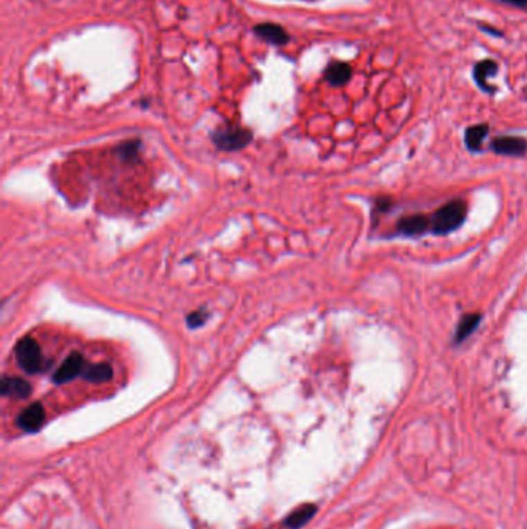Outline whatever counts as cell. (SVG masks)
Returning a JSON list of instances; mask_svg holds the SVG:
<instances>
[{"label": "cell", "instance_id": "8", "mask_svg": "<svg viewBox=\"0 0 527 529\" xmlns=\"http://www.w3.org/2000/svg\"><path fill=\"white\" fill-rule=\"evenodd\" d=\"M2 393L16 400H25L31 393V386L22 378H8V376H5L2 381Z\"/></svg>", "mask_w": 527, "mask_h": 529}, {"label": "cell", "instance_id": "11", "mask_svg": "<svg viewBox=\"0 0 527 529\" xmlns=\"http://www.w3.org/2000/svg\"><path fill=\"white\" fill-rule=\"evenodd\" d=\"M84 376L87 381L95 382V384H102V382H107L111 379L113 376V370L109 366V364H90L87 366L84 370Z\"/></svg>", "mask_w": 527, "mask_h": 529}, {"label": "cell", "instance_id": "16", "mask_svg": "<svg viewBox=\"0 0 527 529\" xmlns=\"http://www.w3.org/2000/svg\"><path fill=\"white\" fill-rule=\"evenodd\" d=\"M206 321V314H203V313H193V314H190L189 316V319H188V322H189V325L190 327H198V325H202V323Z\"/></svg>", "mask_w": 527, "mask_h": 529}, {"label": "cell", "instance_id": "1", "mask_svg": "<svg viewBox=\"0 0 527 529\" xmlns=\"http://www.w3.org/2000/svg\"><path fill=\"white\" fill-rule=\"evenodd\" d=\"M16 359L26 373L36 375L48 368L50 362L45 359L39 343L31 337H24L16 346Z\"/></svg>", "mask_w": 527, "mask_h": 529}, {"label": "cell", "instance_id": "2", "mask_svg": "<svg viewBox=\"0 0 527 529\" xmlns=\"http://www.w3.org/2000/svg\"><path fill=\"white\" fill-rule=\"evenodd\" d=\"M467 206L464 201H450L435 213L431 218V228L436 234H449L459 228L464 222Z\"/></svg>", "mask_w": 527, "mask_h": 529}, {"label": "cell", "instance_id": "13", "mask_svg": "<svg viewBox=\"0 0 527 529\" xmlns=\"http://www.w3.org/2000/svg\"><path fill=\"white\" fill-rule=\"evenodd\" d=\"M316 506L314 505H305L302 508H298L297 511L292 512L288 519H286V526L291 529H298L303 525L308 523V521L312 519V515L316 514Z\"/></svg>", "mask_w": 527, "mask_h": 529}, {"label": "cell", "instance_id": "6", "mask_svg": "<svg viewBox=\"0 0 527 529\" xmlns=\"http://www.w3.org/2000/svg\"><path fill=\"white\" fill-rule=\"evenodd\" d=\"M492 149L499 155L521 156L527 150V141L524 140V138H518V136H501L493 140Z\"/></svg>", "mask_w": 527, "mask_h": 529}, {"label": "cell", "instance_id": "7", "mask_svg": "<svg viewBox=\"0 0 527 529\" xmlns=\"http://www.w3.org/2000/svg\"><path fill=\"white\" fill-rule=\"evenodd\" d=\"M251 140V134L246 130L232 129V130H223L215 135V143L220 147L224 150H233L240 149Z\"/></svg>", "mask_w": 527, "mask_h": 529}, {"label": "cell", "instance_id": "14", "mask_svg": "<svg viewBox=\"0 0 527 529\" xmlns=\"http://www.w3.org/2000/svg\"><path fill=\"white\" fill-rule=\"evenodd\" d=\"M489 134V125L487 124H479V125H472V127L467 129L465 132V144L470 150H479L481 149V144L484 141V138Z\"/></svg>", "mask_w": 527, "mask_h": 529}, {"label": "cell", "instance_id": "5", "mask_svg": "<svg viewBox=\"0 0 527 529\" xmlns=\"http://www.w3.org/2000/svg\"><path fill=\"white\" fill-rule=\"evenodd\" d=\"M45 421V410L42 404L39 402H35L26 407L24 412L19 415L17 418V424L21 429H24L25 432H36L37 429H41Z\"/></svg>", "mask_w": 527, "mask_h": 529}, {"label": "cell", "instance_id": "18", "mask_svg": "<svg viewBox=\"0 0 527 529\" xmlns=\"http://www.w3.org/2000/svg\"><path fill=\"white\" fill-rule=\"evenodd\" d=\"M498 2L515 6V8H527V0H498Z\"/></svg>", "mask_w": 527, "mask_h": 529}, {"label": "cell", "instance_id": "12", "mask_svg": "<svg viewBox=\"0 0 527 529\" xmlns=\"http://www.w3.org/2000/svg\"><path fill=\"white\" fill-rule=\"evenodd\" d=\"M430 224L431 222L427 217L413 215V217L404 218V220L399 223V229H401L407 235H416V234H422L424 231L429 229Z\"/></svg>", "mask_w": 527, "mask_h": 529}, {"label": "cell", "instance_id": "4", "mask_svg": "<svg viewBox=\"0 0 527 529\" xmlns=\"http://www.w3.org/2000/svg\"><path fill=\"white\" fill-rule=\"evenodd\" d=\"M498 69L499 65L493 59H483V61L473 65V79H475L478 87L485 91V93H493L497 90L495 87H492L487 79L497 76Z\"/></svg>", "mask_w": 527, "mask_h": 529}, {"label": "cell", "instance_id": "17", "mask_svg": "<svg viewBox=\"0 0 527 529\" xmlns=\"http://www.w3.org/2000/svg\"><path fill=\"white\" fill-rule=\"evenodd\" d=\"M478 28L481 30V31H484V33H487V35H492V36H495V37H504L503 31H499V30H497V28H493V26H490V25L478 24Z\"/></svg>", "mask_w": 527, "mask_h": 529}, {"label": "cell", "instance_id": "9", "mask_svg": "<svg viewBox=\"0 0 527 529\" xmlns=\"http://www.w3.org/2000/svg\"><path fill=\"white\" fill-rule=\"evenodd\" d=\"M351 67L345 62H332L328 65V69L325 70V78L331 85L334 87H340V85H345L346 82L351 79Z\"/></svg>", "mask_w": 527, "mask_h": 529}, {"label": "cell", "instance_id": "3", "mask_svg": "<svg viewBox=\"0 0 527 529\" xmlns=\"http://www.w3.org/2000/svg\"><path fill=\"white\" fill-rule=\"evenodd\" d=\"M85 367L87 366L84 356L81 353H71L69 358L61 364V367L56 370L55 375H53V381H55L56 384H66V382L75 379L76 376L84 373Z\"/></svg>", "mask_w": 527, "mask_h": 529}, {"label": "cell", "instance_id": "15", "mask_svg": "<svg viewBox=\"0 0 527 529\" xmlns=\"http://www.w3.org/2000/svg\"><path fill=\"white\" fill-rule=\"evenodd\" d=\"M479 323V314H467L464 319L459 322L458 332H456V341L461 342L467 336H469L473 330L478 327Z\"/></svg>", "mask_w": 527, "mask_h": 529}, {"label": "cell", "instance_id": "10", "mask_svg": "<svg viewBox=\"0 0 527 529\" xmlns=\"http://www.w3.org/2000/svg\"><path fill=\"white\" fill-rule=\"evenodd\" d=\"M256 33L260 37L265 39V41H268L269 44L283 45L288 42V35H286V31L282 28V26H278L276 24L260 25L256 28Z\"/></svg>", "mask_w": 527, "mask_h": 529}]
</instances>
